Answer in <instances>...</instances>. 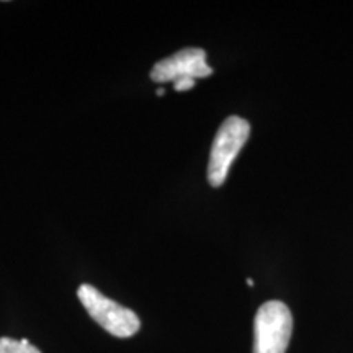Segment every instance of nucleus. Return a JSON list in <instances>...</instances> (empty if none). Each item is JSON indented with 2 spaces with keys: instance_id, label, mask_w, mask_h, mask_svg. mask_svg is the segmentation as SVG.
Segmentation results:
<instances>
[{
  "instance_id": "0eeeda50",
  "label": "nucleus",
  "mask_w": 353,
  "mask_h": 353,
  "mask_svg": "<svg viewBox=\"0 0 353 353\" xmlns=\"http://www.w3.org/2000/svg\"><path fill=\"white\" fill-rule=\"evenodd\" d=\"M157 95H159V97H162V95H165V88H162V87H159V88H157Z\"/></svg>"
},
{
  "instance_id": "6e6552de",
  "label": "nucleus",
  "mask_w": 353,
  "mask_h": 353,
  "mask_svg": "<svg viewBox=\"0 0 353 353\" xmlns=\"http://www.w3.org/2000/svg\"><path fill=\"white\" fill-rule=\"evenodd\" d=\"M247 285H249V286H254V281L250 280V278H249V280H247Z\"/></svg>"
},
{
  "instance_id": "39448f33",
  "label": "nucleus",
  "mask_w": 353,
  "mask_h": 353,
  "mask_svg": "<svg viewBox=\"0 0 353 353\" xmlns=\"http://www.w3.org/2000/svg\"><path fill=\"white\" fill-rule=\"evenodd\" d=\"M0 353H41L37 347L32 345L26 339L13 341L10 337L0 339Z\"/></svg>"
},
{
  "instance_id": "f03ea898",
  "label": "nucleus",
  "mask_w": 353,
  "mask_h": 353,
  "mask_svg": "<svg viewBox=\"0 0 353 353\" xmlns=\"http://www.w3.org/2000/svg\"><path fill=\"white\" fill-rule=\"evenodd\" d=\"M77 296L92 319L114 337H132L141 329V321L134 311L114 303L113 299L101 294L95 286L82 285Z\"/></svg>"
},
{
  "instance_id": "f257e3e1",
  "label": "nucleus",
  "mask_w": 353,
  "mask_h": 353,
  "mask_svg": "<svg viewBox=\"0 0 353 353\" xmlns=\"http://www.w3.org/2000/svg\"><path fill=\"white\" fill-rule=\"evenodd\" d=\"M249 134L250 125L244 118L229 117L223 121L211 145L208 162V182L211 187L218 188L226 182L234 159L244 148Z\"/></svg>"
},
{
  "instance_id": "20e7f679",
  "label": "nucleus",
  "mask_w": 353,
  "mask_h": 353,
  "mask_svg": "<svg viewBox=\"0 0 353 353\" xmlns=\"http://www.w3.org/2000/svg\"><path fill=\"white\" fill-rule=\"evenodd\" d=\"M213 74L206 64V52L201 48H185L154 65L151 79L157 83L176 82L180 79H205Z\"/></svg>"
},
{
  "instance_id": "423d86ee",
  "label": "nucleus",
  "mask_w": 353,
  "mask_h": 353,
  "mask_svg": "<svg viewBox=\"0 0 353 353\" xmlns=\"http://www.w3.org/2000/svg\"><path fill=\"white\" fill-rule=\"evenodd\" d=\"M195 87V79H180V81L174 82V88L176 92H187Z\"/></svg>"
},
{
  "instance_id": "7ed1b4c3",
  "label": "nucleus",
  "mask_w": 353,
  "mask_h": 353,
  "mask_svg": "<svg viewBox=\"0 0 353 353\" xmlns=\"http://www.w3.org/2000/svg\"><path fill=\"white\" fill-rule=\"evenodd\" d=\"M293 334V316L281 301L259 307L254 322V353H286Z\"/></svg>"
}]
</instances>
